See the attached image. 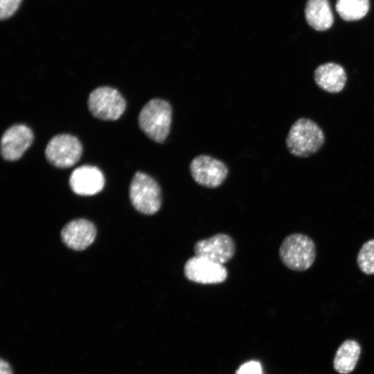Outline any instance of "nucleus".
<instances>
[{"mask_svg":"<svg viewBox=\"0 0 374 374\" xmlns=\"http://www.w3.org/2000/svg\"><path fill=\"white\" fill-rule=\"evenodd\" d=\"M184 273L188 280L205 285L222 283L228 275L222 264L195 255L186 262Z\"/></svg>","mask_w":374,"mask_h":374,"instance_id":"6e6552de","label":"nucleus"},{"mask_svg":"<svg viewBox=\"0 0 374 374\" xmlns=\"http://www.w3.org/2000/svg\"><path fill=\"white\" fill-rule=\"evenodd\" d=\"M193 250L195 256L223 265L233 257L235 244L233 238L229 235L217 233L196 242Z\"/></svg>","mask_w":374,"mask_h":374,"instance_id":"1a4fd4ad","label":"nucleus"},{"mask_svg":"<svg viewBox=\"0 0 374 374\" xmlns=\"http://www.w3.org/2000/svg\"><path fill=\"white\" fill-rule=\"evenodd\" d=\"M82 147L74 136L62 134L53 136L48 143L45 155L48 161L60 168H69L80 159Z\"/></svg>","mask_w":374,"mask_h":374,"instance_id":"423d86ee","label":"nucleus"},{"mask_svg":"<svg viewBox=\"0 0 374 374\" xmlns=\"http://www.w3.org/2000/svg\"><path fill=\"white\" fill-rule=\"evenodd\" d=\"M69 185L71 190L79 195H93L103 188L105 177L100 170L96 166H82L72 172Z\"/></svg>","mask_w":374,"mask_h":374,"instance_id":"9b49d317","label":"nucleus"},{"mask_svg":"<svg viewBox=\"0 0 374 374\" xmlns=\"http://www.w3.org/2000/svg\"><path fill=\"white\" fill-rule=\"evenodd\" d=\"M305 17L309 26L319 31L329 29L334 21L328 0H308Z\"/></svg>","mask_w":374,"mask_h":374,"instance_id":"4468645a","label":"nucleus"},{"mask_svg":"<svg viewBox=\"0 0 374 374\" xmlns=\"http://www.w3.org/2000/svg\"><path fill=\"white\" fill-rule=\"evenodd\" d=\"M130 199L134 208L141 213L155 214L161 206V188L152 177L138 171L130 184Z\"/></svg>","mask_w":374,"mask_h":374,"instance_id":"20e7f679","label":"nucleus"},{"mask_svg":"<svg viewBox=\"0 0 374 374\" xmlns=\"http://www.w3.org/2000/svg\"><path fill=\"white\" fill-rule=\"evenodd\" d=\"M280 259L288 269L303 271L313 265L316 258V246L308 235L294 233L283 240L278 251Z\"/></svg>","mask_w":374,"mask_h":374,"instance_id":"7ed1b4c3","label":"nucleus"},{"mask_svg":"<svg viewBox=\"0 0 374 374\" xmlns=\"http://www.w3.org/2000/svg\"><path fill=\"white\" fill-rule=\"evenodd\" d=\"M189 170L196 183L211 188L220 186L229 172L224 162L206 154L195 157L190 163Z\"/></svg>","mask_w":374,"mask_h":374,"instance_id":"0eeeda50","label":"nucleus"},{"mask_svg":"<svg viewBox=\"0 0 374 374\" xmlns=\"http://www.w3.org/2000/svg\"><path fill=\"white\" fill-rule=\"evenodd\" d=\"M22 0H0V18L10 17L19 8Z\"/></svg>","mask_w":374,"mask_h":374,"instance_id":"a211bd4d","label":"nucleus"},{"mask_svg":"<svg viewBox=\"0 0 374 374\" xmlns=\"http://www.w3.org/2000/svg\"><path fill=\"white\" fill-rule=\"evenodd\" d=\"M88 107L93 116L101 120L114 121L125 112L126 103L116 89L100 87L89 94Z\"/></svg>","mask_w":374,"mask_h":374,"instance_id":"39448f33","label":"nucleus"},{"mask_svg":"<svg viewBox=\"0 0 374 374\" xmlns=\"http://www.w3.org/2000/svg\"><path fill=\"white\" fill-rule=\"evenodd\" d=\"M0 374H12L10 366L3 359L0 362Z\"/></svg>","mask_w":374,"mask_h":374,"instance_id":"aec40b11","label":"nucleus"},{"mask_svg":"<svg viewBox=\"0 0 374 374\" xmlns=\"http://www.w3.org/2000/svg\"><path fill=\"white\" fill-rule=\"evenodd\" d=\"M324 141V134L315 122L301 118L290 127L286 145L292 155L308 157L316 153L323 145Z\"/></svg>","mask_w":374,"mask_h":374,"instance_id":"f03ea898","label":"nucleus"},{"mask_svg":"<svg viewBox=\"0 0 374 374\" xmlns=\"http://www.w3.org/2000/svg\"><path fill=\"white\" fill-rule=\"evenodd\" d=\"M359 270L366 275H374V239L366 241L357 256Z\"/></svg>","mask_w":374,"mask_h":374,"instance_id":"f3484780","label":"nucleus"},{"mask_svg":"<svg viewBox=\"0 0 374 374\" xmlns=\"http://www.w3.org/2000/svg\"><path fill=\"white\" fill-rule=\"evenodd\" d=\"M346 73L339 64L328 62L319 65L314 72L315 83L325 91L338 93L346 82Z\"/></svg>","mask_w":374,"mask_h":374,"instance_id":"ddd939ff","label":"nucleus"},{"mask_svg":"<svg viewBox=\"0 0 374 374\" xmlns=\"http://www.w3.org/2000/svg\"><path fill=\"white\" fill-rule=\"evenodd\" d=\"M361 348L355 340L344 341L337 350L334 359V368L341 374L351 373L359 357Z\"/></svg>","mask_w":374,"mask_h":374,"instance_id":"2eb2a0df","label":"nucleus"},{"mask_svg":"<svg viewBox=\"0 0 374 374\" xmlns=\"http://www.w3.org/2000/svg\"><path fill=\"white\" fill-rule=\"evenodd\" d=\"M33 133L26 125L17 124L7 129L1 139V152L7 161H16L21 157L33 141Z\"/></svg>","mask_w":374,"mask_h":374,"instance_id":"9d476101","label":"nucleus"},{"mask_svg":"<svg viewBox=\"0 0 374 374\" xmlns=\"http://www.w3.org/2000/svg\"><path fill=\"white\" fill-rule=\"evenodd\" d=\"M236 374H262V367L257 361H249L240 366Z\"/></svg>","mask_w":374,"mask_h":374,"instance_id":"6ab92c4d","label":"nucleus"},{"mask_svg":"<svg viewBox=\"0 0 374 374\" xmlns=\"http://www.w3.org/2000/svg\"><path fill=\"white\" fill-rule=\"evenodd\" d=\"M172 113L169 102L161 98H152L140 111L139 127L151 140L163 143L170 131Z\"/></svg>","mask_w":374,"mask_h":374,"instance_id":"f257e3e1","label":"nucleus"},{"mask_svg":"<svg viewBox=\"0 0 374 374\" xmlns=\"http://www.w3.org/2000/svg\"><path fill=\"white\" fill-rule=\"evenodd\" d=\"M370 8L369 0H337L335 8L346 21H356L366 16Z\"/></svg>","mask_w":374,"mask_h":374,"instance_id":"dca6fc26","label":"nucleus"},{"mask_svg":"<svg viewBox=\"0 0 374 374\" xmlns=\"http://www.w3.org/2000/svg\"><path fill=\"white\" fill-rule=\"evenodd\" d=\"M96 235V229L91 222L85 219H77L63 227L61 238L68 247L81 251L93 243Z\"/></svg>","mask_w":374,"mask_h":374,"instance_id":"f8f14e48","label":"nucleus"}]
</instances>
